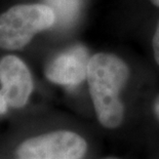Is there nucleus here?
<instances>
[{
  "label": "nucleus",
  "mask_w": 159,
  "mask_h": 159,
  "mask_svg": "<svg viewBox=\"0 0 159 159\" xmlns=\"http://www.w3.org/2000/svg\"><path fill=\"white\" fill-rule=\"evenodd\" d=\"M128 78V68L111 53L99 52L89 61L86 79L98 119L103 126L115 128L123 120L124 107L120 100Z\"/></svg>",
  "instance_id": "f257e3e1"
},
{
  "label": "nucleus",
  "mask_w": 159,
  "mask_h": 159,
  "mask_svg": "<svg viewBox=\"0 0 159 159\" xmlns=\"http://www.w3.org/2000/svg\"><path fill=\"white\" fill-rule=\"evenodd\" d=\"M56 15L47 4H18L0 15V48L22 49L32 38L56 24Z\"/></svg>",
  "instance_id": "f03ea898"
},
{
  "label": "nucleus",
  "mask_w": 159,
  "mask_h": 159,
  "mask_svg": "<svg viewBox=\"0 0 159 159\" xmlns=\"http://www.w3.org/2000/svg\"><path fill=\"white\" fill-rule=\"evenodd\" d=\"M87 149L82 137L57 130L29 139L19 147V159H81Z\"/></svg>",
  "instance_id": "7ed1b4c3"
},
{
  "label": "nucleus",
  "mask_w": 159,
  "mask_h": 159,
  "mask_svg": "<svg viewBox=\"0 0 159 159\" xmlns=\"http://www.w3.org/2000/svg\"><path fill=\"white\" fill-rule=\"evenodd\" d=\"M0 84L3 96L13 108L25 106L33 90L31 73L16 56H5L0 60Z\"/></svg>",
  "instance_id": "20e7f679"
},
{
  "label": "nucleus",
  "mask_w": 159,
  "mask_h": 159,
  "mask_svg": "<svg viewBox=\"0 0 159 159\" xmlns=\"http://www.w3.org/2000/svg\"><path fill=\"white\" fill-rule=\"evenodd\" d=\"M86 49L74 46L55 57L46 68L47 79L53 83L74 86L86 78L89 59Z\"/></svg>",
  "instance_id": "39448f33"
},
{
  "label": "nucleus",
  "mask_w": 159,
  "mask_h": 159,
  "mask_svg": "<svg viewBox=\"0 0 159 159\" xmlns=\"http://www.w3.org/2000/svg\"><path fill=\"white\" fill-rule=\"evenodd\" d=\"M56 15L57 22L68 26L75 22L80 11V0H44Z\"/></svg>",
  "instance_id": "423d86ee"
},
{
  "label": "nucleus",
  "mask_w": 159,
  "mask_h": 159,
  "mask_svg": "<svg viewBox=\"0 0 159 159\" xmlns=\"http://www.w3.org/2000/svg\"><path fill=\"white\" fill-rule=\"evenodd\" d=\"M152 45H153V52H154V57L156 63L159 65V21L157 24L156 30H155L153 40H152Z\"/></svg>",
  "instance_id": "0eeeda50"
},
{
  "label": "nucleus",
  "mask_w": 159,
  "mask_h": 159,
  "mask_svg": "<svg viewBox=\"0 0 159 159\" xmlns=\"http://www.w3.org/2000/svg\"><path fill=\"white\" fill-rule=\"evenodd\" d=\"M9 106L7 101H6L5 97L3 96L2 91L0 90V114H3L6 112V110H7V107Z\"/></svg>",
  "instance_id": "6e6552de"
},
{
  "label": "nucleus",
  "mask_w": 159,
  "mask_h": 159,
  "mask_svg": "<svg viewBox=\"0 0 159 159\" xmlns=\"http://www.w3.org/2000/svg\"><path fill=\"white\" fill-rule=\"evenodd\" d=\"M154 110H155V113H156L157 117L159 118V97L157 98L156 102H155V105H154Z\"/></svg>",
  "instance_id": "1a4fd4ad"
},
{
  "label": "nucleus",
  "mask_w": 159,
  "mask_h": 159,
  "mask_svg": "<svg viewBox=\"0 0 159 159\" xmlns=\"http://www.w3.org/2000/svg\"><path fill=\"white\" fill-rule=\"evenodd\" d=\"M150 2L152 4H154L155 6H158L159 7V0H150Z\"/></svg>",
  "instance_id": "9d476101"
},
{
  "label": "nucleus",
  "mask_w": 159,
  "mask_h": 159,
  "mask_svg": "<svg viewBox=\"0 0 159 159\" xmlns=\"http://www.w3.org/2000/svg\"><path fill=\"white\" fill-rule=\"evenodd\" d=\"M105 159H116V158H105Z\"/></svg>",
  "instance_id": "9b49d317"
}]
</instances>
